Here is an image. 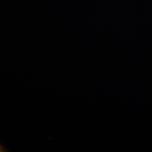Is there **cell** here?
Here are the masks:
<instances>
[{"instance_id":"cell-1","label":"cell","mask_w":152,"mask_h":152,"mask_svg":"<svg viewBox=\"0 0 152 152\" xmlns=\"http://www.w3.org/2000/svg\"><path fill=\"white\" fill-rule=\"evenodd\" d=\"M3 151H7V150L5 149V148L2 145L0 144V152H3Z\"/></svg>"}]
</instances>
